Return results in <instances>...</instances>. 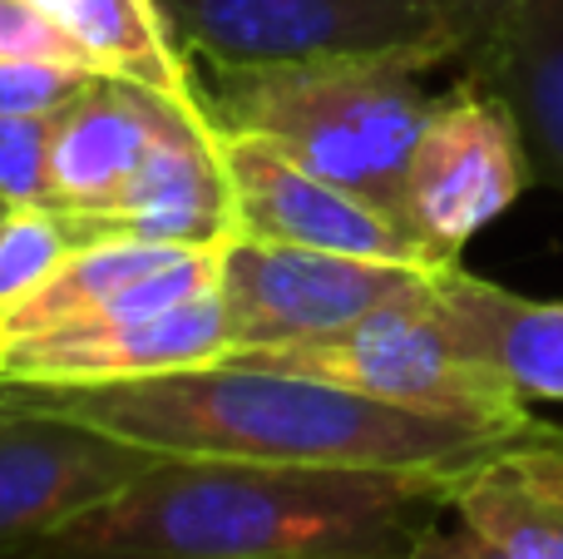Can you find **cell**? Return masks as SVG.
I'll list each match as a JSON object with an SVG mask.
<instances>
[{"mask_svg": "<svg viewBox=\"0 0 563 559\" xmlns=\"http://www.w3.org/2000/svg\"><path fill=\"white\" fill-rule=\"evenodd\" d=\"M435 273L445 267L376 263L321 248L263 243L247 233H233L218 248V293L233 317V352L341 332L376 307L420 293Z\"/></svg>", "mask_w": 563, "mask_h": 559, "instance_id": "obj_6", "label": "cell"}, {"mask_svg": "<svg viewBox=\"0 0 563 559\" xmlns=\"http://www.w3.org/2000/svg\"><path fill=\"white\" fill-rule=\"evenodd\" d=\"M515 456H519V461H525L534 475H544L549 485H559V491H563V436H559V441L525 446V451H515Z\"/></svg>", "mask_w": 563, "mask_h": 559, "instance_id": "obj_24", "label": "cell"}, {"mask_svg": "<svg viewBox=\"0 0 563 559\" xmlns=\"http://www.w3.org/2000/svg\"><path fill=\"white\" fill-rule=\"evenodd\" d=\"M0 208H5V198H0Z\"/></svg>", "mask_w": 563, "mask_h": 559, "instance_id": "obj_25", "label": "cell"}, {"mask_svg": "<svg viewBox=\"0 0 563 559\" xmlns=\"http://www.w3.org/2000/svg\"><path fill=\"white\" fill-rule=\"evenodd\" d=\"M218 287V248L188 243H75L69 257L15 307L0 313V347L109 317L164 313Z\"/></svg>", "mask_w": 563, "mask_h": 559, "instance_id": "obj_12", "label": "cell"}, {"mask_svg": "<svg viewBox=\"0 0 563 559\" xmlns=\"http://www.w3.org/2000/svg\"><path fill=\"white\" fill-rule=\"evenodd\" d=\"M233 352V317L223 293H203L194 303L164 313L109 317V322L65 327L30 342L0 347V386H99L134 376L203 366Z\"/></svg>", "mask_w": 563, "mask_h": 559, "instance_id": "obj_11", "label": "cell"}, {"mask_svg": "<svg viewBox=\"0 0 563 559\" xmlns=\"http://www.w3.org/2000/svg\"><path fill=\"white\" fill-rule=\"evenodd\" d=\"M55 25H65L99 75H119L184 109H203L184 45L164 25L158 0H35Z\"/></svg>", "mask_w": 563, "mask_h": 559, "instance_id": "obj_16", "label": "cell"}, {"mask_svg": "<svg viewBox=\"0 0 563 559\" xmlns=\"http://www.w3.org/2000/svg\"><path fill=\"white\" fill-rule=\"evenodd\" d=\"M0 55H25V59H65V65H89L79 40L65 25L45 15L35 0H0Z\"/></svg>", "mask_w": 563, "mask_h": 559, "instance_id": "obj_21", "label": "cell"}, {"mask_svg": "<svg viewBox=\"0 0 563 559\" xmlns=\"http://www.w3.org/2000/svg\"><path fill=\"white\" fill-rule=\"evenodd\" d=\"M400 559H509L499 545H489L479 530H470L465 520H435V525H426V530L416 535V545H410Z\"/></svg>", "mask_w": 563, "mask_h": 559, "instance_id": "obj_22", "label": "cell"}, {"mask_svg": "<svg viewBox=\"0 0 563 559\" xmlns=\"http://www.w3.org/2000/svg\"><path fill=\"white\" fill-rule=\"evenodd\" d=\"M49 124L55 114H0V198L5 208H49L55 213Z\"/></svg>", "mask_w": 563, "mask_h": 559, "instance_id": "obj_19", "label": "cell"}, {"mask_svg": "<svg viewBox=\"0 0 563 559\" xmlns=\"http://www.w3.org/2000/svg\"><path fill=\"white\" fill-rule=\"evenodd\" d=\"M529 184L534 168L515 114L465 75L450 95H435L426 134L410 154L400 218L440 263H460L470 238L509 213Z\"/></svg>", "mask_w": 563, "mask_h": 559, "instance_id": "obj_7", "label": "cell"}, {"mask_svg": "<svg viewBox=\"0 0 563 559\" xmlns=\"http://www.w3.org/2000/svg\"><path fill=\"white\" fill-rule=\"evenodd\" d=\"M440 303L470 357L495 366L525 402H563V303L519 297L465 263L440 273Z\"/></svg>", "mask_w": 563, "mask_h": 559, "instance_id": "obj_15", "label": "cell"}, {"mask_svg": "<svg viewBox=\"0 0 563 559\" xmlns=\"http://www.w3.org/2000/svg\"><path fill=\"white\" fill-rule=\"evenodd\" d=\"M184 105L119 75H95L49 124V178L55 213L99 208L154 149ZM208 114V109H203Z\"/></svg>", "mask_w": 563, "mask_h": 559, "instance_id": "obj_13", "label": "cell"}, {"mask_svg": "<svg viewBox=\"0 0 563 559\" xmlns=\"http://www.w3.org/2000/svg\"><path fill=\"white\" fill-rule=\"evenodd\" d=\"M426 55H336L291 65L213 69L198 89L213 129H243L287 149L297 164L400 218L410 154H416L435 95ZM406 223V218H400Z\"/></svg>", "mask_w": 563, "mask_h": 559, "instance_id": "obj_3", "label": "cell"}, {"mask_svg": "<svg viewBox=\"0 0 563 559\" xmlns=\"http://www.w3.org/2000/svg\"><path fill=\"white\" fill-rule=\"evenodd\" d=\"M465 75L515 114L534 184L563 194V0H519Z\"/></svg>", "mask_w": 563, "mask_h": 559, "instance_id": "obj_14", "label": "cell"}, {"mask_svg": "<svg viewBox=\"0 0 563 559\" xmlns=\"http://www.w3.org/2000/svg\"><path fill=\"white\" fill-rule=\"evenodd\" d=\"M228 188H233V228L263 243L321 248V253L376 257V263L410 267H450L400 223L396 213L376 208L371 198L311 174L307 164L277 149L263 134L218 129Z\"/></svg>", "mask_w": 563, "mask_h": 559, "instance_id": "obj_8", "label": "cell"}, {"mask_svg": "<svg viewBox=\"0 0 563 559\" xmlns=\"http://www.w3.org/2000/svg\"><path fill=\"white\" fill-rule=\"evenodd\" d=\"M69 228L49 208H10L0 223V313L30 297L69 257Z\"/></svg>", "mask_w": 563, "mask_h": 559, "instance_id": "obj_18", "label": "cell"}, {"mask_svg": "<svg viewBox=\"0 0 563 559\" xmlns=\"http://www.w3.org/2000/svg\"><path fill=\"white\" fill-rule=\"evenodd\" d=\"M450 515L509 559H563V491L529 471L515 451L470 471L450 495Z\"/></svg>", "mask_w": 563, "mask_h": 559, "instance_id": "obj_17", "label": "cell"}, {"mask_svg": "<svg viewBox=\"0 0 563 559\" xmlns=\"http://www.w3.org/2000/svg\"><path fill=\"white\" fill-rule=\"evenodd\" d=\"M164 25L213 69L336 55L460 59L450 0H158Z\"/></svg>", "mask_w": 563, "mask_h": 559, "instance_id": "obj_5", "label": "cell"}, {"mask_svg": "<svg viewBox=\"0 0 563 559\" xmlns=\"http://www.w3.org/2000/svg\"><path fill=\"white\" fill-rule=\"evenodd\" d=\"M69 243H188L223 248L233 228V188H228L218 129L203 109H178L144 154V164L89 213H59Z\"/></svg>", "mask_w": 563, "mask_h": 559, "instance_id": "obj_10", "label": "cell"}, {"mask_svg": "<svg viewBox=\"0 0 563 559\" xmlns=\"http://www.w3.org/2000/svg\"><path fill=\"white\" fill-rule=\"evenodd\" d=\"M158 461V451L0 396V559L35 550Z\"/></svg>", "mask_w": 563, "mask_h": 559, "instance_id": "obj_9", "label": "cell"}, {"mask_svg": "<svg viewBox=\"0 0 563 559\" xmlns=\"http://www.w3.org/2000/svg\"><path fill=\"white\" fill-rule=\"evenodd\" d=\"M0 396L69 416L184 461L321 465V471L470 475L519 446L559 441L549 421L410 412L317 376L218 357L203 366L99 386H0Z\"/></svg>", "mask_w": 563, "mask_h": 559, "instance_id": "obj_1", "label": "cell"}, {"mask_svg": "<svg viewBox=\"0 0 563 559\" xmlns=\"http://www.w3.org/2000/svg\"><path fill=\"white\" fill-rule=\"evenodd\" d=\"M460 481L164 456L20 559H400Z\"/></svg>", "mask_w": 563, "mask_h": 559, "instance_id": "obj_2", "label": "cell"}, {"mask_svg": "<svg viewBox=\"0 0 563 559\" xmlns=\"http://www.w3.org/2000/svg\"><path fill=\"white\" fill-rule=\"evenodd\" d=\"M99 69L65 59L0 55V114H59Z\"/></svg>", "mask_w": 563, "mask_h": 559, "instance_id": "obj_20", "label": "cell"}, {"mask_svg": "<svg viewBox=\"0 0 563 559\" xmlns=\"http://www.w3.org/2000/svg\"><path fill=\"white\" fill-rule=\"evenodd\" d=\"M515 10H519V0H450L455 35H460V65H470V59L495 40V30L505 25Z\"/></svg>", "mask_w": 563, "mask_h": 559, "instance_id": "obj_23", "label": "cell"}, {"mask_svg": "<svg viewBox=\"0 0 563 559\" xmlns=\"http://www.w3.org/2000/svg\"><path fill=\"white\" fill-rule=\"evenodd\" d=\"M233 362L277 366V372L317 376V382L346 386V392L376 396L410 412H440V416H485V421H534L529 402L450 327V313L440 303V273L420 293L400 303L376 307L371 317L341 327L327 337L282 347H247L228 352Z\"/></svg>", "mask_w": 563, "mask_h": 559, "instance_id": "obj_4", "label": "cell"}]
</instances>
